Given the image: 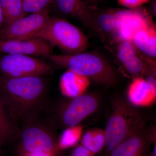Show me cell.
Wrapping results in <instances>:
<instances>
[{
    "mask_svg": "<svg viewBox=\"0 0 156 156\" xmlns=\"http://www.w3.org/2000/svg\"><path fill=\"white\" fill-rule=\"evenodd\" d=\"M41 77L11 78L0 76V95L11 120L26 121L41 106L46 90Z\"/></svg>",
    "mask_w": 156,
    "mask_h": 156,
    "instance_id": "obj_1",
    "label": "cell"
},
{
    "mask_svg": "<svg viewBox=\"0 0 156 156\" xmlns=\"http://www.w3.org/2000/svg\"><path fill=\"white\" fill-rule=\"evenodd\" d=\"M47 58L58 67L105 87L114 86L119 79L114 67L103 56L96 52L86 51L74 54H51Z\"/></svg>",
    "mask_w": 156,
    "mask_h": 156,
    "instance_id": "obj_2",
    "label": "cell"
},
{
    "mask_svg": "<svg viewBox=\"0 0 156 156\" xmlns=\"http://www.w3.org/2000/svg\"><path fill=\"white\" fill-rule=\"evenodd\" d=\"M135 107L122 97L112 101L109 116L104 129L105 144L102 156H107L123 140L146 123L144 117Z\"/></svg>",
    "mask_w": 156,
    "mask_h": 156,
    "instance_id": "obj_3",
    "label": "cell"
},
{
    "mask_svg": "<svg viewBox=\"0 0 156 156\" xmlns=\"http://www.w3.org/2000/svg\"><path fill=\"white\" fill-rule=\"evenodd\" d=\"M33 37L43 39L66 54L86 51L89 45L87 36L80 28L59 17H50L43 28Z\"/></svg>",
    "mask_w": 156,
    "mask_h": 156,
    "instance_id": "obj_4",
    "label": "cell"
},
{
    "mask_svg": "<svg viewBox=\"0 0 156 156\" xmlns=\"http://www.w3.org/2000/svg\"><path fill=\"white\" fill-rule=\"evenodd\" d=\"M100 104L99 97L94 94L85 93L76 97L68 98L58 106L56 119L63 128L78 126L95 113Z\"/></svg>",
    "mask_w": 156,
    "mask_h": 156,
    "instance_id": "obj_5",
    "label": "cell"
},
{
    "mask_svg": "<svg viewBox=\"0 0 156 156\" xmlns=\"http://www.w3.org/2000/svg\"><path fill=\"white\" fill-rule=\"evenodd\" d=\"M152 17L147 9L143 7L115 9V33L113 44L121 41L131 42L137 32L153 24Z\"/></svg>",
    "mask_w": 156,
    "mask_h": 156,
    "instance_id": "obj_6",
    "label": "cell"
},
{
    "mask_svg": "<svg viewBox=\"0 0 156 156\" xmlns=\"http://www.w3.org/2000/svg\"><path fill=\"white\" fill-rule=\"evenodd\" d=\"M60 151L58 139L46 126L29 120L20 133L18 154L22 152Z\"/></svg>",
    "mask_w": 156,
    "mask_h": 156,
    "instance_id": "obj_7",
    "label": "cell"
},
{
    "mask_svg": "<svg viewBox=\"0 0 156 156\" xmlns=\"http://www.w3.org/2000/svg\"><path fill=\"white\" fill-rule=\"evenodd\" d=\"M51 69L46 61L31 56L7 54L0 56V73L6 77H41Z\"/></svg>",
    "mask_w": 156,
    "mask_h": 156,
    "instance_id": "obj_8",
    "label": "cell"
},
{
    "mask_svg": "<svg viewBox=\"0 0 156 156\" xmlns=\"http://www.w3.org/2000/svg\"><path fill=\"white\" fill-rule=\"evenodd\" d=\"M50 18L48 9L18 18L5 26L0 32V40L33 37L43 28Z\"/></svg>",
    "mask_w": 156,
    "mask_h": 156,
    "instance_id": "obj_9",
    "label": "cell"
},
{
    "mask_svg": "<svg viewBox=\"0 0 156 156\" xmlns=\"http://www.w3.org/2000/svg\"><path fill=\"white\" fill-rule=\"evenodd\" d=\"M151 128L144 123L117 146L107 156H152Z\"/></svg>",
    "mask_w": 156,
    "mask_h": 156,
    "instance_id": "obj_10",
    "label": "cell"
},
{
    "mask_svg": "<svg viewBox=\"0 0 156 156\" xmlns=\"http://www.w3.org/2000/svg\"><path fill=\"white\" fill-rule=\"evenodd\" d=\"M0 52L7 54L47 57L52 53L51 45L40 38L0 40Z\"/></svg>",
    "mask_w": 156,
    "mask_h": 156,
    "instance_id": "obj_11",
    "label": "cell"
},
{
    "mask_svg": "<svg viewBox=\"0 0 156 156\" xmlns=\"http://www.w3.org/2000/svg\"><path fill=\"white\" fill-rule=\"evenodd\" d=\"M52 5L59 15L76 20L92 30V6L87 0H53Z\"/></svg>",
    "mask_w": 156,
    "mask_h": 156,
    "instance_id": "obj_12",
    "label": "cell"
},
{
    "mask_svg": "<svg viewBox=\"0 0 156 156\" xmlns=\"http://www.w3.org/2000/svg\"><path fill=\"white\" fill-rule=\"evenodd\" d=\"M92 31L108 47L114 42L115 9H101L92 6Z\"/></svg>",
    "mask_w": 156,
    "mask_h": 156,
    "instance_id": "obj_13",
    "label": "cell"
},
{
    "mask_svg": "<svg viewBox=\"0 0 156 156\" xmlns=\"http://www.w3.org/2000/svg\"><path fill=\"white\" fill-rule=\"evenodd\" d=\"M127 95L129 103L135 107L150 106L156 100V95L151 92L143 76L134 77L128 87Z\"/></svg>",
    "mask_w": 156,
    "mask_h": 156,
    "instance_id": "obj_14",
    "label": "cell"
},
{
    "mask_svg": "<svg viewBox=\"0 0 156 156\" xmlns=\"http://www.w3.org/2000/svg\"><path fill=\"white\" fill-rule=\"evenodd\" d=\"M90 83L88 78L67 70L60 79V91L65 97H76L85 94Z\"/></svg>",
    "mask_w": 156,
    "mask_h": 156,
    "instance_id": "obj_15",
    "label": "cell"
},
{
    "mask_svg": "<svg viewBox=\"0 0 156 156\" xmlns=\"http://www.w3.org/2000/svg\"><path fill=\"white\" fill-rule=\"evenodd\" d=\"M131 42L138 52L150 58H155L156 28L155 24L153 23L137 32L134 35Z\"/></svg>",
    "mask_w": 156,
    "mask_h": 156,
    "instance_id": "obj_16",
    "label": "cell"
},
{
    "mask_svg": "<svg viewBox=\"0 0 156 156\" xmlns=\"http://www.w3.org/2000/svg\"><path fill=\"white\" fill-rule=\"evenodd\" d=\"M80 144L94 154L103 151L105 144L104 130L93 128L86 131L82 136Z\"/></svg>",
    "mask_w": 156,
    "mask_h": 156,
    "instance_id": "obj_17",
    "label": "cell"
},
{
    "mask_svg": "<svg viewBox=\"0 0 156 156\" xmlns=\"http://www.w3.org/2000/svg\"><path fill=\"white\" fill-rule=\"evenodd\" d=\"M16 134L14 122L6 111L0 95V144L2 145L13 139Z\"/></svg>",
    "mask_w": 156,
    "mask_h": 156,
    "instance_id": "obj_18",
    "label": "cell"
},
{
    "mask_svg": "<svg viewBox=\"0 0 156 156\" xmlns=\"http://www.w3.org/2000/svg\"><path fill=\"white\" fill-rule=\"evenodd\" d=\"M83 133V127L80 125L65 128L58 139L59 150H64L76 145L81 140Z\"/></svg>",
    "mask_w": 156,
    "mask_h": 156,
    "instance_id": "obj_19",
    "label": "cell"
},
{
    "mask_svg": "<svg viewBox=\"0 0 156 156\" xmlns=\"http://www.w3.org/2000/svg\"><path fill=\"white\" fill-rule=\"evenodd\" d=\"M112 46L115 48L116 58L122 66L139 53L133 43L129 41H119L112 45L111 47Z\"/></svg>",
    "mask_w": 156,
    "mask_h": 156,
    "instance_id": "obj_20",
    "label": "cell"
},
{
    "mask_svg": "<svg viewBox=\"0 0 156 156\" xmlns=\"http://www.w3.org/2000/svg\"><path fill=\"white\" fill-rule=\"evenodd\" d=\"M53 0H23V8L25 15L39 13L49 9Z\"/></svg>",
    "mask_w": 156,
    "mask_h": 156,
    "instance_id": "obj_21",
    "label": "cell"
},
{
    "mask_svg": "<svg viewBox=\"0 0 156 156\" xmlns=\"http://www.w3.org/2000/svg\"><path fill=\"white\" fill-rule=\"evenodd\" d=\"M7 2L8 11L5 25L15 20L25 16L23 8V0H7Z\"/></svg>",
    "mask_w": 156,
    "mask_h": 156,
    "instance_id": "obj_22",
    "label": "cell"
},
{
    "mask_svg": "<svg viewBox=\"0 0 156 156\" xmlns=\"http://www.w3.org/2000/svg\"><path fill=\"white\" fill-rule=\"evenodd\" d=\"M150 0H117L119 5L126 9H133L142 7Z\"/></svg>",
    "mask_w": 156,
    "mask_h": 156,
    "instance_id": "obj_23",
    "label": "cell"
},
{
    "mask_svg": "<svg viewBox=\"0 0 156 156\" xmlns=\"http://www.w3.org/2000/svg\"><path fill=\"white\" fill-rule=\"evenodd\" d=\"M95 154L84 147L83 146L80 145L76 146L73 149L71 153V156H95Z\"/></svg>",
    "mask_w": 156,
    "mask_h": 156,
    "instance_id": "obj_24",
    "label": "cell"
},
{
    "mask_svg": "<svg viewBox=\"0 0 156 156\" xmlns=\"http://www.w3.org/2000/svg\"><path fill=\"white\" fill-rule=\"evenodd\" d=\"M59 151H51L34 152H22L18 154L17 156H56Z\"/></svg>",
    "mask_w": 156,
    "mask_h": 156,
    "instance_id": "obj_25",
    "label": "cell"
},
{
    "mask_svg": "<svg viewBox=\"0 0 156 156\" xmlns=\"http://www.w3.org/2000/svg\"><path fill=\"white\" fill-rule=\"evenodd\" d=\"M149 5L148 11L149 14L152 17H155L156 15V0H150Z\"/></svg>",
    "mask_w": 156,
    "mask_h": 156,
    "instance_id": "obj_26",
    "label": "cell"
},
{
    "mask_svg": "<svg viewBox=\"0 0 156 156\" xmlns=\"http://www.w3.org/2000/svg\"><path fill=\"white\" fill-rule=\"evenodd\" d=\"M5 25V20L4 13L0 5V32L4 28Z\"/></svg>",
    "mask_w": 156,
    "mask_h": 156,
    "instance_id": "obj_27",
    "label": "cell"
},
{
    "mask_svg": "<svg viewBox=\"0 0 156 156\" xmlns=\"http://www.w3.org/2000/svg\"><path fill=\"white\" fill-rule=\"evenodd\" d=\"M89 4L92 6H97L101 0H87Z\"/></svg>",
    "mask_w": 156,
    "mask_h": 156,
    "instance_id": "obj_28",
    "label": "cell"
},
{
    "mask_svg": "<svg viewBox=\"0 0 156 156\" xmlns=\"http://www.w3.org/2000/svg\"><path fill=\"white\" fill-rule=\"evenodd\" d=\"M1 145H1V144H0V149H1Z\"/></svg>",
    "mask_w": 156,
    "mask_h": 156,
    "instance_id": "obj_29",
    "label": "cell"
}]
</instances>
